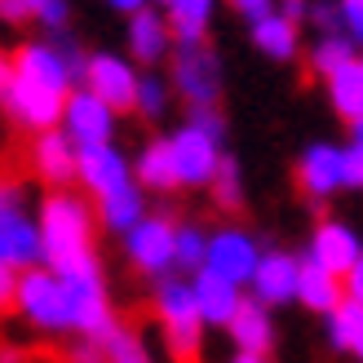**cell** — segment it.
Segmentation results:
<instances>
[{
    "instance_id": "cell-1",
    "label": "cell",
    "mask_w": 363,
    "mask_h": 363,
    "mask_svg": "<svg viewBox=\"0 0 363 363\" xmlns=\"http://www.w3.org/2000/svg\"><path fill=\"white\" fill-rule=\"evenodd\" d=\"M13 311L31 323L35 333H76L80 341H102L116 328V311L106 297L102 270L80 266V270H49L31 266L18 275V297Z\"/></svg>"
},
{
    "instance_id": "cell-2",
    "label": "cell",
    "mask_w": 363,
    "mask_h": 363,
    "mask_svg": "<svg viewBox=\"0 0 363 363\" xmlns=\"http://www.w3.org/2000/svg\"><path fill=\"white\" fill-rule=\"evenodd\" d=\"M89 58L67 40L58 45H23L13 53V89L5 98V111L31 133L62 129V111L71 98V80H84Z\"/></svg>"
},
{
    "instance_id": "cell-3",
    "label": "cell",
    "mask_w": 363,
    "mask_h": 363,
    "mask_svg": "<svg viewBox=\"0 0 363 363\" xmlns=\"http://www.w3.org/2000/svg\"><path fill=\"white\" fill-rule=\"evenodd\" d=\"M40 244L49 270L98 266L94 257V208L71 191H53L40 204Z\"/></svg>"
},
{
    "instance_id": "cell-4",
    "label": "cell",
    "mask_w": 363,
    "mask_h": 363,
    "mask_svg": "<svg viewBox=\"0 0 363 363\" xmlns=\"http://www.w3.org/2000/svg\"><path fill=\"white\" fill-rule=\"evenodd\" d=\"M155 319H160V333H164L169 350L177 363H199V350H204V315L195 306L191 293V279H173L164 275L155 284Z\"/></svg>"
},
{
    "instance_id": "cell-5",
    "label": "cell",
    "mask_w": 363,
    "mask_h": 363,
    "mask_svg": "<svg viewBox=\"0 0 363 363\" xmlns=\"http://www.w3.org/2000/svg\"><path fill=\"white\" fill-rule=\"evenodd\" d=\"M173 89L186 98V106H217V98H222V58L213 53L208 40L177 45V53H173Z\"/></svg>"
},
{
    "instance_id": "cell-6",
    "label": "cell",
    "mask_w": 363,
    "mask_h": 363,
    "mask_svg": "<svg viewBox=\"0 0 363 363\" xmlns=\"http://www.w3.org/2000/svg\"><path fill=\"white\" fill-rule=\"evenodd\" d=\"M124 257H129L133 270H142V275L164 279L177 266V222H169V217H160V213H147L124 235Z\"/></svg>"
},
{
    "instance_id": "cell-7",
    "label": "cell",
    "mask_w": 363,
    "mask_h": 363,
    "mask_svg": "<svg viewBox=\"0 0 363 363\" xmlns=\"http://www.w3.org/2000/svg\"><path fill=\"white\" fill-rule=\"evenodd\" d=\"M169 151L177 164V186H213L217 169H222V142L199 133L195 124H182L177 133H169Z\"/></svg>"
},
{
    "instance_id": "cell-8",
    "label": "cell",
    "mask_w": 363,
    "mask_h": 363,
    "mask_svg": "<svg viewBox=\"0 0 363 363\" xmlns=\"http://www.w3.org/2000/svg\"><path fill=\"white\" fill-rule=\"evenodd\" d=\"M138 84H142V76H138L133 58L94 53V58H89V67H84V89H89V94H98L116 116H120V111H133V106H138Z\"/></svg>"
},
{
    "instance_id": "cell-9",
    "label": "cell",
    "mask_w": 363,
    "mask_h": 363,
    "mask_svg": "<svg viewBox=\"0 0 363 363\" xmlns=\"http://www.w3.org/2000/svg\"><path fill=\"white\" fill-rule=\"evenodd\" d=\"M262 262V248L257 240L244 230V226H222L208 235V257H204V270H213V275H222L230 284H248L252 270H257Z\"/></svg>"
},
{
    "instance_id": "cell-10",
    "label": "cell",
    "mask_w": 363,
    "mask_h": 363,
    "mask_svg": "<svg viewBox=\"0 0 363 363\" xmlns=\"http://www.w3.org/2000/svg\"><path fill=\"white\" fill-rule=\"evenodd\" d=\"M62 133L76 142V147H98V142H111V133H116V111L98 94H89V89L80 84V89H71V98H67Z\"/></svg>"
},
{
    "instance_id": "cell-11",
    "label": "cell",
    "mask_w": 363,
    "mask_h": 363,
    "mask_svg": "<svg viewBox=\"0 0 363 363\" xmlns=\"http://www.w3.org/2000/svg\"><path fill=\"white\" fill-rule=\"evenodd\" d=\"M0 262L13 266L18 275L31 266H45V244H40V222H31V217L9 204L0 208Z\"/></svg>"
},
{
    "instance_id": "cell-12",
    "label": "cell",
    "mask_w": 363,
    "mask_h": 363,
    "mask_svg": "<svg viewBox=\"0 0 363 363\" xmlns=\"http://www.w3.org/2000/svg\"><path fill=\"white\" fill-rule=\"evenodd\" d=\"M76 182L89 195L102 199V195L129 186V182H138V177H133V164L124 160V151L116 147V142H98V147H80V177Z\"/></svg>"
},
{
    "instance_id": "cell-13",
    "label": "cell",
    "mask_w": 363,
    "mask_h": 363,
    "mask_svg": "<svg viewBox=\"0 0 363 363\" xmlns=\"http://www.w3.org/2000/svg\"><path fill=\"white\" fill-rule=\"evenodd\" d=\"M31 169H35V177H45L49 186L67 191L71 182L80 177V147L62 129H45L31 142Z\"/></svg>"
},
{
    "instance_id": "cell-14",
    "label": "cell",
    "mask_w": 363,
    "mask_h": 363,
    "mask_svg": "<svg viewBox=\"0 0 363 363\" xmlns=\"http://www.w3.org/2000/svg\"><path fill=\"white\" fill-rule=\"evenodd\" d=\"M306 257L346 279L354 270V262L363 257V240H359V230L346 226V222H319L315 235H311V252H306Z\"/></svg>"
},
{
    "instance_id": "cell-15",
    "label": "cell",
    "mask_w": 363,
    "mask_h": 363,
    "mask_svg": "<svg viewBox=\"0 0 363 363\" xmlns=\"http://www.w3.org/2000/svg\"><path fill=\"white\" fill-rule=\"evenodd\" d=\"M297 279H301V262L293 252L270 248V252H262L248 288H252V297L262 306H288V301H297Z\"/></svg>"
},
{
    "instance_id": "cell-16",
    "label": "cell",
    "mask_w": 363,
    "mask_h": 363,
    "mask_svg": "<svg viewBox=\"0 0 363 363\" xmlns=\"http://www.w3.org/2000/svg\"><path fill=\"white\" fill-rule=\"evenodd\" d=\"M297 186L311 199H328L346 191V151L337 147H311L297 160Z\"/></svg>"
},
{
    "instance_id": "cell-17",
    "label": "cell",
    "mask_w": 363,
    "mask_h": 363,
    "mask_svg": "<svg viewBox=\"0 0 363 363\" xmlns=\"http://www.w3.org/2000/svg\"><path fill=\"white\" fill-rule=\"evenodd\" d=\"M191 293H195V306H199V315H204L208 328H226V323L235 319V311L244 306L240 284L213 275V270H195V275H191Z\"/></svg>"
},
{
    "instance_id": "cell-18",
    "label": "cell",
    "mask_w": 363,
    "mask_h": 363,
    "mask_svg": "<svg viewBox=\"0 0 363 363\" xmlns=\"http://www.w3.org/2000/svg\"><path fill=\"white\" fill-rule=\"evenodd\" d=\"M226 333L235 341L240 354H270L275 346V319H270V306H262L257 297H244V306L235 311V319L226 323Z\"/></svg>"
},
{
    "instance_id": "cell-19",
    "label": "cell",
    "mask_w": 363,
    "mask_h": 363,
    "mask_svg": "<svg viewBox=\"0 0 363 363\" xmlns=\"http://www.w3.org/2000/svg\"><path fill=\"white\" fill-rule=\"evenodd\" d=\"M169 45H173V31H169V18L164 13H155L151 5L129 13V53H133V62L155 67L169 53Z\"/></svg>"
},
{
    "instance_id": "cell-20",
    "label": "cell",
    "mask_w": 363,
    "mask_h": 363,
    "mask_svg": "<svg viewBox=\"0 0 363 363\" xmlns=\"http://www.w3.org/2000/svg\"><path fill=\"white\" fill-rule=\"evenodd\" d=\"M297 301L306 306V311H315L328 319L341 301H346V279L333 275V270L315 266L311 257H301V279H297Z\"/></svg>"
},
{
    "instance_id": "cell-21",
    "label": "cell",
    "mask_w": 363,
    "mask_h": 363,
    "mask_svg": "<svg viewBox=\"0 0 363 363\" xmlns=\"http://www.w3.org/2000/svg\"><path fill=\"white\" fill-rule=\"evenodd\" d=\"M252 45H257V53H266L270 62H293L301 53V27L288 23V18L275 9L270 18L252 23Z\"/></svg>"
},
{
    "instance_id": "cell-22",
    "label": "cell",
    "mask_w": 363,
    "mask_h": 363,
    "mask_svg": "<svg viewBox=\"0 0 363 363\" xmlns=\"http://www.w3.org/2000/svg\"><path fill=\"white\" fill-rule=\"evenodd\" d=\"M142 217H147V195H142L138 182H129V186H120V191L98 199V222L116 235H129Z\"/></svg>"
},
{
    "instance_id": "cell-23",
    "label": "cell",
    "mask_w": 363,
    "mask_h": 363,
    "mask_svg": "<svg viewBox=\"0 0 363 363\" xmlns=\"http://www.w3.org/2000/svg\"><path fill=\"white\" fill-rule=\"evenodd\" d=\"M217 13V0H169L164 18H169V31L177 45H191V40H204V31Z\"/></svg>"
},
{
    "instance_id": "cell-24",
    "label": "cell",
    "mask_w": 363,
    "mask_h": 363,
    "mask_svg": "<svg viewBox=\"0 0 363 363\" xmlns=\"http://www.w3.org/2000/svg\"><path fill=\"white\" fill-rule=\"evenodd\" d=\"M138 186H151V191H173L177 186V164H173V151H169V138L147 142L133 164Z\"/></svg>"
},
{
    "instance_id": "cell-25",
    "label": "cell",
    "mask_w": 363,
    "mask_h": 363,
    "mask_svg": "<svg viewBox=\"0 0 363 363\" xmlns=\"http://www.w3.org/2000/svg\"><path fill=\"white\" fill-rule=\"evenodd\" d=\"M0 18L5 23H40L49 31H62L71 5L67 0H0Z\"/></svg>"
},
{
    "instance_id": "cell-26",
    "label": "cell",
    "mask_w": 363,
    "mask_h": 363,
    "mask_svg": "<svg viewBox=\"0 0 363 363\" xmlns=\"http://www.w3.org/2000/svg\"><path fill=\"white\" fill-rule=\"evenodd\" d=\"M328 341L341 350V354H354L363 363V306L359 301H341L337 311L328 315Z\"/></svg>"
},
{
    "instance_id": "cell-27",
    "label": "cell",
    "mask_w": 363,
    "mask_h": 363,
    "mask_svg": "<svg viewBox=\"0 0 363 363\" xmlns=\"http://www.w3.org/2000/svg\"><path fill=\"white\" fill-rule=\"evenodd\" d=\"M328 98H333V106L341 116H346L350 124L354 120H363V62L354 58L350 67H341L337 76L328 80Z\"/></svg>"
},
{
    "instance_id": "cell-28",
    "label": "cell",
    "mask_w": 363,
    "mask_h": 363,
    "mask_svg": "<svg viewBox=\"0 0 363 363\" xmlns=\"http://www.w3.org/2000/svg\"><path fill=\"white\" fill-rule=\"evenodd\" d=\"M354 62V40L350 35H319L315 49H311V71L328 84L341 67H350Z\"/></svg>"
},
{
    "instance_id": "cell-29",
    "label": "cell",
    "mask_w": 363,
    "mask_h": 363,
    "mask_svg": "<svg viewBox=\"0 0 363 363\" xmlns=\"http://www.w3.org/2000/svg\"><path fill=\"white\" fill-rule=\"evenodd\" d=\"M98 346H102V363H155L151 346L133 328H124V323H116V328L106 333Z\"/></svg>"
},
{
    "instance_id": "cell-30",
    "label": "cell",
    "mask_w": 363,
    "mask_h": 363,
    "mask_svg": "<svg viewBox=\"0 0 363 363\" xmlns=\"http://www.w3.org/2000/svg\"><path fill=\"white\" fill-rule=\"evenodd\" d=\"M213 204L222 208V213H240L244 208V177H240V164L235 160H222V169H217L213 177Z\"/></svg>"
},
{
    "instance_id": "cell-31",
    "label": "cell",
    "mask_w": 363,
    "mask_h": 363,
    "mask_svg": "<svg viewBox=\"0 0 363 363\" xmlns=\"http://www.w3.org/2000/svg\"><path fill=\"white\" fill-rule=\"evenodd\" d=\"M204 257H208V230L204 226H177V266L195 275V270H204Z\"/></svg>"
},
{
    "instance_id": "cell-32",
    "label": "cell",
    "mask_w": 363,
    "mask_h": 363,
    "mask_svg": "<svg viewBox=\"0 0 363 363\" xmlns=\"http://www.w3.org/2000/svg\"><path fill=\"white\" fill-rule=\"evenodd\" d=\"M138 116H147V120H160L169 111V84L160 80V76H142L138 84V106H133Z\"/></svg>"
},
{
    "instance_id": "cell-33",
    "label": "cell",
    "mask_w": 363,
    "mask_h": 363,
    "mask_svg": "<svg viewBox=\"0 0 363 363\" xmlns=\"http://www.w3.org/2000/svg\"><path fill=\"white\" fill-rule=\"evenodd\" d=\"M186 124H195L199 133H208V138H217V142H222V133H226V120H222V111H217V106H191Z\"/></svg>"
},
{
    "instance_id": "cell-34",
    "label": "cell",
    "mask_w": 363,
    "mask_h": 363,
    "mask_svg": "<svg viewBox=\"0 0 363 363\" xmlns=\"http://www.w3.org/2000/svg\"><path fill=\"white\" fill-rule=\"evenodd\" d=\"M341 5V31L350 40H363V0H337Z\"/></svg>"
},
{
    "instance_id": "cell-35",
    "label": "cell",
    "mask_w": 363,
    "mask_h": 363,
    "mask_svg": "<svg viewBox=\"0 0 363 363\" xmlns=\"http://www.w3.org/2000/svg\"><path fill=\"white\" fill-rule=\"evenodd\" d=\"M226 5H230L235 13H240V18H248V23H262V18L275 13L279 0H226Z\"/></svg>"
},
{
    "instance_id": "cell-36",
    "label": "cell",
    "mask_w": 363,
    "mask_h": 363,
    "mask_svg": "<svg viewBox=\"0 0 363 363\" xmlns=\"http://www.w3.org/2000/svg\"><path fill=\"white\" fill-rule=\"evenodd\" d=\"M13 297H18V270L0 262V315L13 306Z\"/></svg>"
},
{
    "instance_id": "cell-37",
    "label": "cell",
    "mask_w": 363,
    "mask_h": 363,
    "mask_svg": "<svg viewBox=\"0 0 363 363\" xmlns=\"http://www.w3.org/2000/svg\"><path fill=\"white\" fill-rule=\"evenodd\" d=\"M346 186L350 191L363 186V151H354V147H346Z\"/></svg>"
},
{
    "instance_id": "cell-38",
    "label": "cell",
    "mask_w": 363,
    "mask_h": 363,
    "mask_svg": "<svg viewBox=\"0 0 363 363\" xmlns=\"http://www.w3.org/2000/svg\"><path fill=\"white\" fill-rule=\"evenodd\" d=\"M284 18H288V23H306V18H311V0H279V5H275Z\"/></svg>"
},
{
    "instance_id": "cell-39",
    "label": "cell",
    "mask_w": 363,
    "mask_h": 363,
    "mask_svg": "<svg viewBox=\"0 0 363 363\" xmlns=\"http://www.w3.org/2000/svg\"><path fill=\"white\" fill-rule=\"evenodd\" d=\"M67 363H102V346H98V341H80Z\"/></svg>"
},
{
    "instance_id": "cell-40",
    "label": "cell",
    "mask_w": 363,
    "mask_h": 363,
    "mask_svg": "<svg viewBox=\"0 0 363 363\" xmlns=\"http://www.w3.org/2000/svg\"><path fill=\"white\" fill-rule=\"evenodd\" d=\"M346 297L363 306V257L354 262V270H350V275H346Z\"/></svg>"
},
{
    "instance_id": "cell-41",
    "label": "cell",
    "mask_w": 363,
    "mask_h": 363,
    "mask_svg": "<svg viewBox=\"0 0 363 363\" xmlns=\"http://www.w3.org/2000/svg\"><path fill=\"white\" fill-rule=\"evenodd\" d=\"M9 89H13V62H9V58H0V102L9 98Z\"/></svg>"
},
{
    "instance_id": "cell-42",
    "label": "cell",
    "mask_w": 363,
    "mask_h": 363,
    "mask_svg": "<svg viewBox=\"0 0 363 363\" xmlns=\"http://www.w3.org/2000/svg\"><path fill=\"white\" fill-rule=\"evenodd\" d=\"M106 5H111L116 13H138V9H147L151 0H106Z\"/></svg>"
},
{
    "instance_id": "cell-43",
    "label": "cell",
    "mask_w": 363,
    "mask_h": 363,
    "mask_svg": "<svg viewBox=\"0 0 363 363\" xmlns=\"http://www.w3.org/2000/svg\"><path fill=\"white\" fill-rule=\"evenodd\" d=\"M9 204H18V191L9 186L5 177H0V208H9Z\"/></svg>"
},
{
    "instance_id": "cell-44",
    "label": "cell",
    "mask_w": 363,
    "mask_h": 363,
    "mask_svg": "<svg viewBox=\"0 0 363 363\" xmlns=\"http://www.w3.org/2000/svg\"><path fill=\"white\" fill-rule=\"evenodd\" d=\"M350 147H354V151H363V120H354V124H350Z\"/></svg>"
},
{
    "instance_id": "cell-45",
    "label": "cell",
    "mask_w": 363,
    "mask_h": 363,
    "mask_svg": "<svg viewBox=\"0 0 363 363\" xmlns=\"http://www.w3.org/2000/svg\"><path fill=\"white\" fill-rule=\"evenodd\" d=\"M230 363H270V359H262V354H235Z\"/></svg>"
},
{
    "instance_id": "cell-46",
    "label": "cell",
    "mask_w": 363,
    "mask_h": 363,
    "mask_svg": "<svg viewBox=\"0 0 363 363\" xmlns=\"http://www.w3.org/2000/svg\"><path fill=\"white\" fill-rule=\"evenodd\" d=\"M151 5H169V0H151Z\"/></svg>"
}]
</instances>
